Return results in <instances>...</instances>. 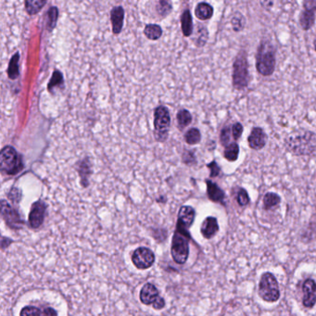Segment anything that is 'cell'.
<instances>
[{"mask_svg":"<svg viewBox=\"0 0 316 316\" xmlns=\"http://www.w3.org/2000/svg\"><path fill=\"white\" fill-rule=\"evenodd\" d=\"M190 225L177 221L176 229L172 241L171 253L173 259L178 264H184L190 255Z\"/></svg>","mask_w":316,"mask_h":316,"instance_id":"obj_1","label":"cell"},{"mask_svg":"<svg viewBox=\"0 0 316 316\" xmlns=\"http://www.w3.org/2000/svg\"><path fill=\"white\" fill-rule=\"evenodd\" d=\"M276 65V50L272 42L261 40L256 54V69L262 76L272 75Z\"/></svg>","mask_w":316,"mask_h":316,"instance_id":"obj_2","label":"cell"},{"mask_svg":"<svg viewBox=\"0 0 316 316\" xmlns=\"http://www.w3.org/2000/svg\"><path fill=\"white\" fill-rule=\"evenodd\" d=\"M285 141L286 148L292 154L311 155L316 150V134L311 131L292 134Z\"/></svg>","mask_w":316,"mask_h":316,"instance_id":"obj_3","label":"cell"},{"mask_svg":"<svg viewBox=\"0 0 316 316\" xmlns=\"http://www.w3.org/2000/svg\"><path fill=\"white\" fill-rule=\"evenodd\" d=\"M249 62L246 51H240L233 63V86L237 90H243L249 85Z\"/></svg>","mask_w":316,"mask_h":316,"instance_id":"obj_4","label":"cell"},{"mask_svg":"<svg viewBox=\"0 0 316 316\" xmlns=\"http://www.w3.org/2000/svg\"><path fill=\"white\" fill-rule=\"evenodd\" d=\"M260 297L267 302H277L280 298L278 282L271 273H264L261 275L259 284Z\"/></svg>","mask_w":316,"mask_h":316,"instance_id":"obj_5","label":"cell"},{"mask_svg":"<svg viewBox=\"0 0 316 316\" xmlns=\"http://www.w3.org/2000/svg\"><path fill=\"white\" fill-rule=\"evenodd\" d=\"M1 170L8 175H14L21 168L20 158L12 147H6L1 151Z\"/></svg>","mask_w":316,"mask_h":316,"instance_id":"obj_6","label":"cell"},{"mask_svg":"<svg viewBox=\"0 0 316 316\" xmlns=\"http://www.w3.org/2000/svg\"><path fill=\"white\" fill-rule=\"evenodd\" d=\"M132 261L137 269L146 270L153 265L155 261L154 253L148 248H138L133 252Z\"/></svg>","mask_w":316,"mask_h":316,"instance_id":"obj_7","label":"cell"},{"mask_svg":"<svg viewBox=\"0 0 316 316\" xmlns=\"http://www.w3.org/2000/svg\"><path fill=\"white\" fill-rule=\"evenodd\" d=\"M154 119V126L158 133V137L159 135H162V139H163V134L165 136L167 135L171 126V116L168 109L163 106L157 108L155 111Z\"/></svg>","mask_w":316,"mask_h":316,"instance_id":"obj_8","label":"cell"},{"mask_svg":"<svg viewBox=\"0 0 316 316\" xmlns=\"http://www.w3.org/2000/svg\"><path fill=\"white\" fill-rule=\"evenodd\" d=\"M46 212V204L41 200L33 204L29 214V225L32 228H38L44 222Z\"/></svg>","mask_w":316,"mask_h":316,"instance_id":"obj_9","label":"cell"},{"mask_svg":"<svg viewBox=\"0 0 316 316\" xmlns=\"http://www.w3.org/2000/svg\"><path fill=\"white\" fill-rule=\"evenodd\" d=\"M267 139V133L262 128L254 127L248 137V144L254 150H260L265 147Z\"/></svg>","mask_w":316,"mask_h":316,"instance_id":"obj_10","label":"cell"},{"mask_svg":"<svg viewBox=\"0 0 316 316\" xmlns=\"http://www.w3.org/2000/svg\"><path fill=\"white\" fill-rule=\"evenodd\" d=\"M302 303L306 308H313L316 303V282L314 279H307L304 282Z\"/></svg>","mask_w":316,"mask_h":316,"instance_id":"obj_11","label":"cell"},{"mask_svg":"<svg viewBox=\"0 0 316 316\" xmlns=\"http://www.w3.org/2000/svg\"><path fill=\"white\" fill-rule=\"evenodd\" d=\"M2 216L11 228L18 229L23 225V221H21L19 214L5 200H2Z\"/></svg>","mask_w":316,"mask_h":316,"instance_id":"obj_12","label":"cell"},{"mask_svg":"<svg viewBox=\"0 0 316 316\" xmlns=\"http://www.w3.org/2000/svg\"><path fill=\"white\" fill-rule=\"evenodd\" d=\"M160 298L159 290L150 283L146 284L141 289L140 301L145 305H153Z\"/></svg>","mask_w":316,"mask_h":316,"instance_id":"obj_13","label":"cell"},{"mask_svg":"<svg viewBox=\"0 0 316 316\" xmlns=\"http://www.w3.org/2000/svg\"><path fill=\"white\" fill-rule=\"evenodd\" d=\"M219 231V225L217 219L212 216L206 218L200 227V232L205 239H210L213 238Z\"/></svg>","mask_w":316,"mask_h":316,"instance_id":"obj_14","label":"cell"},{"mask_svg":"<svg viewBox=\"0 0 316 316\" xmlns=\"http://www.w3.org/2000/svg\"><path fill=\"white\" fill-rule=\"evenodd\" d=\"M206 184H207V194L211 201L216 203H224L225 198V192L211 180H206Z\"/></svg>","mask_w":316,"mask_h":316,"instance_id":"obj_15","label":"cell"},{"mask_svg":"<svg viewBox=\"0 0 316 316\" xmlns=\"http://www.w3.org/2000/svg\"><path fill=\"white\" fill-rule=\"evenodd\" d=\"M125 11L122 7H115L112 10V22H113V30L114 34H118L122 30L124 24Z\"/></svg>","mask_w":316,"mask_h":316,"instance_id":"obj_16","label":"cell"},{"mask_svg":"<svg viewBox=\"0 0 316 316\" xmlns=\"http://www.w3.org/2000/svg\"><path fill=\"white\" fill-rule=\"evenodd\" d=\"M195 14L200 21L210 20L213 15V7L206 2H201L197 4L195 9Z\"/></svg>","mask_w":316,"mask_h":316,"instance_id":"obj_17","label":"cell"},{"mask_svg":"<svg viewBox=\"0 0 316 316\" xmlns=\"http://www.w3.org/2000/svg\"><path fill=\"white\" fill-rule=\"evenodd\" d=\"M300 25L304 31H309L315 25L316 22V13L303 9L299 18Z\"/></svg>","mask_w":316,"mask_h":316,"instance_id":"obj_18","label":"cell"},{"mask_svg":"<svg viewBox=\"0 0 316 316\" xmlns=\"http://www.w3.org/2000/svg\"><path fill=\"white\" fill-rule=\"evenodd\" d=\"M181 23H182V30L185 36H190L193 33V20L192 15L190 10L187 9L184 11L181 17Z\"/></svg>","mask_w":316,"mask_h":316,"instance_id":"obj_19","label":"cell"},{"mask_svg":"<svg viewBox=\"0 0 316 316\" xmlns=\"http://www.w3.org/2000/svg\"><path fill=\"white\" fill-rule=\"evenodd\" d=\"M239 146L237 142L230 143L224 151V157L228 162H236L239 159Z\"/></svg>","mask_w":316,"mask_h":316,"instance_id":"obj_20","label":"cell"},{"mask_svg":"<svg viewBox=\"0 0 316 316\" xmlns=\"http://www.w3.org/2000/svg\"><path fill=\"white\" fill-rule=\"evenodd\" d=\"M281 202V197L274 192H268L263 197V208L264 210H271Z\"/></svg>","mask_w":316,"mask_h":316,"instance_id":"obj_21","label":"cell"},{"mask_svg":"<svg viewBox=\"0 0 316 316\" xmlns=\"http://www.w3.org/2000/svg\"><path fill=\"white\" fill-rule=\"evenodd\" d=\"M144 34L149 39L156 40L162 36V30L157 24H148L144 30Z\"/></svg>","mask_w":316,"mask_h":316,"instance_id":"obj_22","label":"cell"},{"mask_svg":"<svg viewBox=\"0 0 316 316\" xmlns=\"http://www.w3.org/2000/svg\"><path fill=\"white\" fill-rule=\"evenodd\" d=\"M177 122H178V126L182 129L190 126L192 122L191 113L187 110L180 111L179 113H177Z\"/></svg>","mask_w":316,"mask_h":316,"instance_id":"obj_23","label":"cell"},{"mask_svg":"<svg viewBox=\"0 0 316 316\" xmlns=\"http://www.w3.org/2000/svg\"><path fill=\"white\" fill-rule=\"evenodd\" d=\"M186 141L190 145H196L201 140V134L197 128H191L188 133H186Z\"/></svg>","mask_w":316,"mask_h":316,"instance_id":"obj_24","label":"cell"},{"mask_svg":"<svg viewBox=\"0 0 316 316\" xmlns=\"http://www.w3.org/2000/svg\"><path fill=\"white\" fill-rule=\"evenodd\" d=\"M231 24H232L233 30L235 32H240L245 27L246 20H245L243 15L239 12H237L231 19Z\"/></svg>","mask_w":316,"mask_h":316,"instance_id":"obj_25","label":"cell"},{"mask_svg":"<svg viewBox=\"0 0 316 316\" xmlns=\"http://www.w3.org/2000/svg\"><path fill=\"white\" fill-rule=\"evenodd\" d=\"M18 63H19V54H15L14 56L12 57L10 63H9L8 70H7L8 77L10 78V79H15L19 75Z\"/></svg>","mask_w":316,"mask_h":316,"instance_id":"obj_26","label":"cell"},{"mask_svg":"<svg viewBox=\"0 0 316 316\" xmlns=\"http://www.w3.org/2000/svg\"><path fill=\"white\" fill-rule=\"evenodd\" d=\"M46 4V1H38V0H35V1H26L25 2V7H26V10L30 15H34L35 13H37L43 6Z\"/></svg>","mask_w":316,"mask_h":316,"instance_id":"obj_27","label":"cell"},{"mask_svg":"<svg viewBox=\"0 0 316 316\" xmlns=\"http://www.w3.org/2000/svg\"><path fill=\"white\" fill-rule=\"evenodd\" d=\"M230 134H232V131H231V127L230 126L224 127L223 130L221 131L220 141H221V144L225 148H226L230 144Z\"/></svg>","mask_w":316,"mask_h":316,"instance_id":"obj_28","label":"cell"},{"mask_svg":"<svg viewBox=\"0 0 316 316\" xmlns=\"http://www.w3.org/2000/svg\"><path fill=\"white\" fill-rule=\"evenodd\" d=\"M21 316H42L41 311L35 306H26L21 311Z\"/></svg>","mask_w":316,"mask_h":316,"instance_id":"obj_29","label":"cell"},{"mask_svg":"<svg viewBox=\"0 0 316 316\" xmlns=\"http://www.w3.org/2000/svg\"><path fill=\"white\" fill-rule=\"evenodd\" d=\"M237 199H238V203H239V206H241V207L247 206L248 204L250 203V201H251L250 196H249L247 190H244V189H241V190H239Z\"/></svg>","mask_w":316,"mask_h":316,"instance_id":"obj_30","label":"cell"},{"mask_svg":"<svg viewBox=\"0 0 316 316\" xmlns=\"http://www.w3.org/2000/svg\"><path fill=\"white\" fill-rule=\"evenodd\" d=\"M231 131H232V136L234 140L238 141L243 133L244 127L240 123H236L231 126Z\"/></svg>","mask_w":316,"mask_h":316,"instance_id":"obj_31","label":"cell"},{"mask_svg":"<svg viewBox=\"0 0 316 316\" xmlns=\"http://www.w3.org/2000/svg\"><path fill=\"white\" fill-rule=\"evenodd\" d=\"M48 15H49V25H50V28H53L54 25H55L57 19H58V9H57L56 7H51Z\"/></svg>","mask_w":316,"mask_h":316,"instance_id":"obj_32","label":"cell"},{"mask_svg":"<svg viewBox=\"0 0 316 316\" xmlns=\"http://www.w3.org/2000/svg\"><path fill=\"white\" fill-rule=\"evenodd\" d=\"M207 167L210 169V171H211V174H210V177L211 178H214V177H216V176H219L220 175V173H221V168H220V166L218 165L216 162H211V163H209L208 165H207Z\"/></svg>","mask_w":316,"mask_h":316,"instance_id":"obj_33","label":"cell"},{"mask_svg":"<svg viewBox=\"0 0 316 316\" xmlns=\"http://www.w3.org/2000/svg\"><path fill=\"white\" fill-rule=\"evenodd\" d=\"M303 7L305 10L316 12V0H305L303 2Z\"/></svg>","mask_w":316,"mask_h":316,"instance_id":"obj_34","label":"cell"},{"mask_svg":"<svg viewBox=\"0 0 316 316\" xmlns=\"http://www.w3.org/2000/svg\"><path fill=\"white\" fill-rule=\"evenodd\" d=\"M152 306L155 310H162L165 306V301L162 298H160Z\"/></svg>","mask_w":316,"mask_h":316,"instance_id":"obj_35","label":"cell"},{"mask_svg":"<svg viewBox=\"0 0 316 316\" xmlns=\"http://www.w3.org/2000/svg\"><path fill=\"white\" fill-rule=\"evenodd\" d=\"M43 316H58V314L53 308L48 307L43 311Z\"/></svg>","mask_w":316,"mask_h":316,"instance_id":"obj_36","label":"cell"},{"mask_svg":"<svg viewBox=\"0 0 316 316\" xmlns=\"http://www.w3.org/2000/svg\"><path fill=\"white\" fill-rule=\"evenodd\" d=\"M314 46H315V50L316 51V37L315 38V40H314Z\"/></svg>","mask_w":316,"mask_h":316,"instance_id":"obj_37","label":"cell"}]
</instances>
